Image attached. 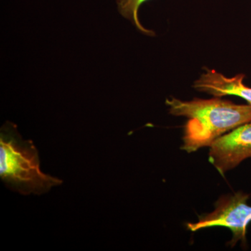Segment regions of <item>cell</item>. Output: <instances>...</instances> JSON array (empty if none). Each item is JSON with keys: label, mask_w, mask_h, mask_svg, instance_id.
<instances>
[{"label": "cell", "mask_w": 251, "mask_h": 251, "mask_svg": "<svg viewBox=\"0 0 251 251\" xmlns=\"http://www.w3.org/2000/svg\"><path fill=\"white\" fill-rule=\"evenodd\" d=\"M166 103L170 113L188 119L181 150L191 153L211 144L251 120V105H238L219 97L189 101L171 97Z\"/></svg>", "instance_id": "obj_1"}, {"label": "cell", "mask_w": 251, "mask_h": 251, "mask_svg": "<svg viewBox=\"0 0 251 251\" xmlns=\"http://www.w3.org/2000/svg\"><path fill=\"white\" fill-rule=\"evenodd\" d=\"M39 151L31 140L23 139L17 126L6 122L0 129V178L14 192L41 196L63 181L41 169Z\"/></svg>", "instance_id": "obj_2"}, {"label": "cell", "mask_w": 251, "mask_h": 251, "mask_svg": "<svg viewBox=\"0 0 251 251\" xmlns=\"http://www.w3.org/2000/svg\"><path fill=\"white\" fill-rule=\"evenodd\" d=\"M249 197L248 193L237 192L220 198L212 212L201 216L198 222L188 224L187 228L196 232L208 227H227L232 234L228 242L231 247L240 241L245 244L247 228L251 222V206L247 202Z\"/></svg>", "instance_id": "obj_3"}, {"label": "cell", "mask_w": 251, "mask_h": 251, "mask_svg": "<svg viewBox=\"0 0 251 251\" xmlns=\"http://www.w3.org/2000/svg\"><path fill=\"white\" fill-rule=\"evenodd\" d=\"M209 148V161L222 175L251 158V120L220 137Z\"/></svg>", "instance_id": "obj_4"}, {"label": "cell", "mask_w": 251, "mask_h": 251, "mask_svg": "<svg viewBox=\"0 0 251 251\" xmlns=\"http://www.w3.org/2000/svg\"><path fill=\"white\" fill-rule=\"evenodd\" d=\"M244 77L243 74L227 77L214 69L206 68L205 72L194 82L193 87L198 92L219 98L226 96L240 97L251 105V87L244 85Z\"/></svg>", "instance_id": "obj_5"}, {"label": "cell", "mask_w": 251, "mask_h": 251, "mask_svg": "<svg viewBox=\"0 0 251 251\" xmlns=\"http://www.w3.org/2000/svg\"><path fill=\"white\" fill-rule=\"evenodd\" d=\"M117 7L120 14L129 20L135 27L145 35L153 36L154 32L144 27L141 24L138 16V11L140 6L150 0H116Z\"/></svg>", "instance_id": "obj_6"}]
</instances>
